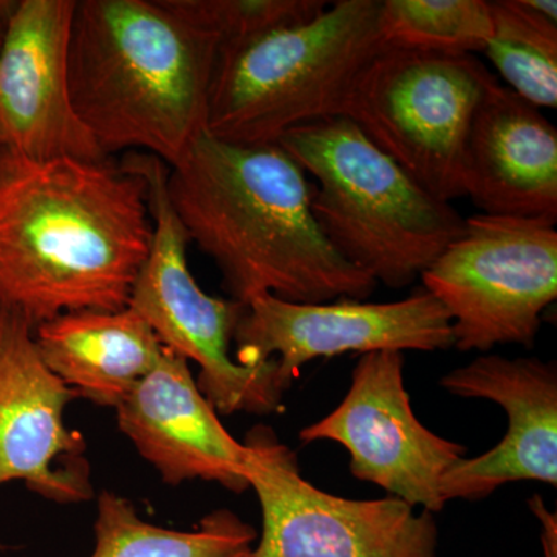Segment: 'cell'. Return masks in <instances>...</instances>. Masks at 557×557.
<instances>
[{
	"mask_svg": "<svg viewBox=\"0 0 557 557\" xmlns=\"http://www.w3.org/2000/svg\"><path fill=\"white\" fill-rule=\"evenodd\" d=\"M139 156L28 160L0 152V310L33 329L129 306L152 244Z\"/></svg>",
	"mask_w": 557,
	"mask_h": 557,
	"instance_id": "1",
	"label": "cell"
},
{
	"mask_svg": "<svg viewBox=\"0 0 557 557\" xmlns=\"http://www.w3.org/2000/svg\"><path fill=\"white\" fill-rule=\"evenodd\" d=\"M166 190L230 299L366 300L379 285L325 239L311 211L313 183L278 143L234 145L205 132L168 170Z\"/></svg>",
	"mask_w": 557,
	"mask_h": 557,
	"instance_id": "2",
	"label": "cell"
},
{
	"mask_svg": "<svg viewBox=\"0 0 557 557\" xmlns=\"http://www.w3.org/2000/svg\"><path fill=\"white\" fill-rule=\"evenodd\" d=\"M219 42L163 0H79L69 42L73 110L108 157L174 166L207 132Z\"/></svg>",
	"mask_w": 557,
	"mask_h": 557,
	"instance_id": "3",
	"label": "cell"
},
{
	"mask_svg": "<svg viewBox=\"0 0 557 557\" xmlns=\"http://www.w3.org/2000/svg\"><path fill=\"white\" fill-rule=\"evenodd\" d=\"M277 143L314 180L311 211L325 239L376 284L408 287L463 231L449 201L418 185L346 116L295 127Z\"/></svg>",
	"mask_w": 557,
	"mask_h": 557,
	"instance_id": "4",
	"label": "cell"
},
{
	"mask_svg": "<svg viewBox=\"0 0 557 557\" xmlns=\"http://www.w3.org/2000/svg\"><path fill=\"white\" fill-rule=\"evenodd\" d=\"M381 0H336L313 20L219 49L207 134L274 145L304 124L339 116L361 70L381 49Z\"/></svg>",
	"mask_w": 557,
	"mask_h": 557,
	"instance_id": "5",
	"label": "cell"
},
{
	"mask_svg": "<svg viewBox=\"0 0 557 557\" xmlns=\"http://www.w3.org/2000/svg\"><path fill=\"white\" fill-rule=\"evenodd\" d=\"M496 75L475 54L383 47L341 106L355 124L432 196L465 197L469 126Z\"/></svg>",
	"mask_w": 557,
	"mask_h": 557,
	"instance_id": "6",
	"label": "cell"
},
{
	"mask_svg": "<svg viewBox=\"0 0 557 557\" xmlns=\"http://www.w3.org/2000/svg\"><path fill=\"white\" fill-rule=\"evenodd\" d=\"M139 161L148 178L153 234L127 307L148 322L164 347L199 366L197 386L220 416L278 412L287 391L278 381L276 359L242 366L231 355L245 304L214 298L199 287L186 258L188 234L168 197V170L148 153Z\"/></svg>",
	"mask_w": 557,
	"mask_h": 557,
	"instance_id": "7",
	"label": "cell"
},
{
	"mask_svg": "<svg viewBox=\"0 0 557 557\" xmlns=\"http://www.w3.org/2000/svg\"><path fill=\"white\" fill-rule=\"evenodd\" d=\"M420 277L448 311L458 350L531 348L557 298L556 225L479 212Z\"/></svg>",
	"mask_w": 557,
	"mask_h": 557,
	"instance_id": "8",
	"label": "cell"
},
{
	"mask_svg": "<svg viewBox=\"0 0 557 557\" xmlns=\"http://www.w3.org/2000/svg\"><path fill=\"white\" fill-rule=\"evenodd\" d=\"M244 445V475L262 511L252 557H437L432 512L391 496L351 500L319 490L270 428H252Z\"/></svg>",
	"mask_w": 557,
	"mask_h": 557,
	"instance_id": "9",
	"label": "cell"
},
{
	"mask_svg": "<svg viewBox=\"0 0 557 557\" xmlns=\"http://www.w3.org/2000/svg\"><path fill=\"white\" fill-rule=\"evenodd\" d=\"M405 355H361L346 397L327 417L299 432L300 442H333L350 456V472L423 511L445 508L440 485L467 454L420 423L405 387Z\"/></svg>",
	"mask_w": 557,
	"mask_h": 557,
	"instance_id": "10",
	"label": "cell"
},
{
	"mask_svg": "<svg viewBox=\"0 0 557 557\" xmlns=\"http://www.w3.org/2000/svg\"><path fill=\"white\" fill-rule=\"evenodd\" d=\"M233 344V357L242 366L276 359L278 381L288 391L313 359L381 350H448L454 336L448 311L423 288L383 304L348 298L295 304L258 296L245 304Z\"/></svg>",
	"mask_w": 557,
	"mask_h": 557,
	"instance_id": "11",
	"label": "cell"
},
{
	"mask_svg": "<svg viewBox=\"0 0 557 557\" xmlns=\"http://www.w3.org/2000/svg\"><path fill=\"white\" fill-rule=\"evenodd\" d=\"M76 0H21L0 46V152L28 160L112 159L70 100L69 42Z\"/></svg>",
	"mask_w": 557,
	"mask_h": 557,
	"instance_id": "12",
	"label": "cell"
},
{
	"mask_svg": "<svg viewBox=\"0 0 557 557\" xmlns=\"http://www.w3.org/2000/svg\"><path fill=\"white\" fill-rule=\"evenodd\" d=\"M75 399L40 358L30 322L0 310V486L22 482L60 505L94 498L86 438L65 424Z\"/></svg>",
	"mask_w": 557,
	"mask_h": 557,
	"instance_id": "13",
	"label": "cell"
},
{
	"mask_svg": "<svg viewBox=\"0 0 557 557\" xmlns=\"http://www.w3.org/2000/svg\"><path fill=\"white\" fill-rule=\"evenodd\" d=\"M461 398L496 403L508 416V431L493 449L461 458L440 485L443 502L480 500L512 482L557 486V369L537 358L482 355L440 380Z\"/></svg>",
	"mask_w": 557,
	"mask_h": 557,
	"instance_id": "14",
	"label": "cell"
},
{
	"mask_svg": "<svg viewBox=\"0 0 557 557\" xmlns=\"http://www.w3.org/2000/svg\"><path fill=\"white\" fill-rule=\"evenodd\" d=\"M115 410L120 431L168 485L203 480L237 494L249 490L247 446L226 431L189 362L170 348Z\"/></svg>",
	"mask_w": 557,
	"mask_h": 557,
	"instance_id": "15",
	"label": "cell"
},
{
	"mask_svg": "<svg viewBox=\"0 0 557 557\" xmlns=\"http://www.w3.org/2000/svg\"><path fill=\"white\" fill-rule=\"evenodd\" d=\"M463 189L482 214L556 225L557 129L497 78L469 126Z\"/></svg>",
	"mask_w": 557,
	"mask_h": 557,
	"instance_id": "16",
	"label": "cell"
},
{
	"mask_svg": "<svg viewBox=\"0 0 557 557\" xmlns=\"http://www.w3.org/2000/svg\"><path fill=\"white\" fill-rule=\"evenodd\" d=\"M42 361L76 397L116 409L156 368L164 346L137 311L79 310L35 329Z\"/></svg>",
	"mask_w": 557,
	"mask_h": 557,
	"instance_id": "17",
	"label": "cell"
},
{
	"mask_svg": "<svg viewBox=\"0 0 557 557\" xmlns=\"http://www.w3.org/2000/svg\"><path fill=\"white\" fill-rule=\"evenodd\" d=\"M90 557H252L258 531L230 509L209 512L193 530H171L139 518L129 498L98 496Z\"/></svg>",
	"mask_w": 557,
	"mask_h": 557,
	"instance_id": "18",
	"label": "cell"
},
{
	"mask_svg": "<svg viewBox=\"0 0 557 557\" xmlns=\"http://www.w3.org/2000/svg\"><path fill=\"white\" fill-rule=\"evenodd\" d=\"M493 33L483 54L508 89L537 109L557 108V22L525 0L490 2Z\"/></svg>",
	"mask_w": 557,
	"mask_h": 557,
	"instance_id": "19",
	"label": "cell"
},
{
	"mask_svg": "<svg viewBox=\"0 0 557 557\" xmlns=\"http://www.w3.org/2000/svg\"><path fill=\"white\" fill-rule=\"evenodd\" d=\"M384 47L429 53L475 54L493 33L486 0H381Z\"/></svg>",
	"mask_w": 557,
	"mask_h": 557,
	"instance_id": "20",
	"label": "cell"
},
{
	"mask_svg": "<svg viewBox=\"0 0 557 557\" xmlns=\"http://www.w3.org/2000/svg\"><path fill=\"white\" fill-rule=\"evenodd\" d=\"M193 27L219 42V49L263 33L313 20L325 0H163Z\"/></svg>",
	"mask_w": 557,
	"mask_h": 557,
	"instance_id": "21",
	"label": "cell"
},
{
	"mask_svg": "<svg viewBox=\"0 0 557 557\" xmlns=\"http://www.w3.org/2000/svg\"><path fill=\"white\" fill-rule=\"evenodd\" d=\"M528 507L533 512L541 525L542 548H544L545 557H557V516L556 512L549 511L544 497L534 494L528 500Z\"/></svg>",
	"mask_w": 557,
	"mask_h": 557,
	"instance_id": "22",
	"label": "cell"
},
{
	"mask_svg": "<svg viewBox=\"0 0 557 557\" xmlns=\"http://www.w3.org/2000/svg\"><path fill=\"white\" fill-rule=\"evenodd\" d=\"M527 5L549 21L557 22V2L556 0H525Z\"/></svg>",
	"mask_w": 557,
	"mask_h": 557,
	"instance_id": "23",
	"label": "cell"
},
{
	"mask_svg": "<svg viewBox=\"0 0 557 557\" xmlns=\"http://www.w3.org/2000/svg\"><path fill=\"white\" fill-rule=\"evenodd\" d=\"M2 28H0V46H2Z\"/></svg>",
	"mask_w": 557,
	"mask_h": 557,
	"instance_id": "24",
	"label": "cell"
},
{
	"mask_svg": "<svg viewBox=\"0 0 557 557\" xmlns=\"http://www.w3.org/2000/svg\"><path fill=\"white\" fill-rule=\"evenodd\" d=\"M2 548H3V545H2V544H0V549H2Z\"/></svg>",
	"mask_w": 557,
	"mask_h": 557,
	"instance_id": "25",
	"label": "cell"
}]
</instances>
